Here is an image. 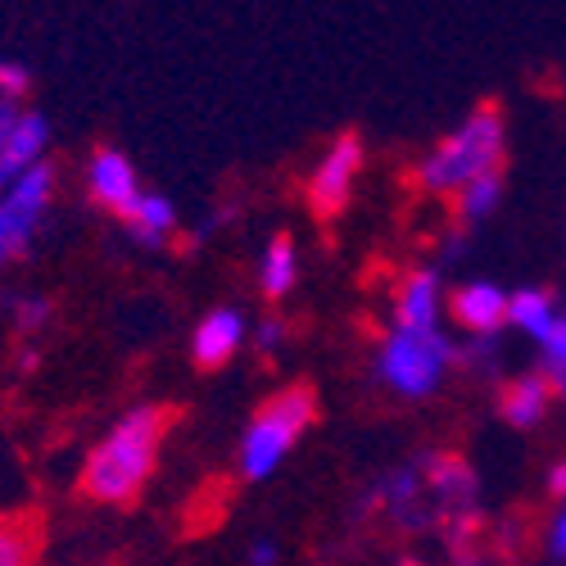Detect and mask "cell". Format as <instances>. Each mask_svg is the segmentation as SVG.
Here are the masks:
<instances>
[{
  "label": "cell",
  "instance_id": "1",
  "mask_svg": "<svg viewBox=\"0 0 566 566\" xmlns=\"http://www.w3.org/2000/svg\"><path fill=\"white\" fill-rule=\"evenodd\" d=\"M168 431H172V408H164V403L127 408L114 427L91 444V453L82 462V481H77L82 494L91 503H105V507L136 503L155 476Z\"/></svg>",
  "mask_w": 566,
  "mask_h": 566
},
{
  "label": "cell",
  "instance_id": "11",
  "mask_svg": "<svg viewBox=\"0 0 566 566\" xmlns=\"http://www.w3.org/2000/svg\"><path fill=\"white\" fill-rule=\"evenodd\" d=\"M444 281L440 268H412L399 291H395V322L390 326H408V332H436L444 317Z\"/></svg>",
  "mask_w": 566,
  "mask_h": 566
},
{
  "label": "cell",
  "instance_id": "22",
  "mask_svg": "<svg viewBox=\"0 0 566 566\" xmlns=\"http://www.w3.org/2000/svg\"><path fill=\"white\" fill-rule=\"evenodd\" d=\"M28 91H32V73H28V64L0 55V101H6V105H19Z\"/></svg>",
  "mask_w": 566,
  "mask_h": 566
},
{
  "label": "cell",
  "instance_id": "8",
  "mask_svg": "<svg viewBox=\"0 0 566 566\" xmlns=\"http://www.w3.org/2000/svg\"><path fill=\"white\" fill-rule=\"evenodd\" d=\"M140 191H146V186H140L132 159L118 146H101L96 155L86 159V200L96 205L101 213L123 218L140 200Z\"/></svg>",
  "mask_w": 566,
  "mask_h": 566
},
{
  "label": "cell",
  "instance_id": "6",
  "mask_svg": "<svg viewBox=\"0 0 566 566\" xmlns=\"http://www.w3.org/2000/svg\"><path fill=\"white\" fill-rule=\"evenodd\" d=\"M363 512L367 516H381V522L399 526V531H436V503H431V490H427V462L412 458V462H399L390 467L386 476H376L363 494Z\"/></svg>",
  "mask_w": 566,
  "mask_h": 566
},
{
  "label": "cell",
  "instance_id": "21",
  "mask_svg": "<svg viewBox=\"0 0 566 566\" xmlns=\"http://www.w3.org/2000/svg\"><path fill=\"white\" fill-rule=\"evenodd\" d=\"M458 367H467L471 376H494L503 371V354H499V340L494 336H467V345H458Z\"/></svg>",
  "mask_w": 566,
  "mask_h": 566
},
{
  "label": "cell",
  "instance_id": "17",
  "mask_svg": "<svg viewBox=\"0 0 566 566\" xmlns=\"http://www.w3.org/2000/svg\"><path fill=\"white\" fill-rule=\"evenodd\" d=\"M45 544V522L36 512H0V566H32Z\"/></svg>",
  "mask_w": 566,
  "mask_h": 566
},
{
  "label": "cell",
  "instance_id": "23",
  "mask_svg": "<svg viewBox=\"0 0 566 566\" xmlns=\"http://www.w3.org/2000/svg\"><path fill=\"white\" fill-rule=\"evenodd\" d=\"M544 548H548V562H553V566H566V499H562L557 512H553L548 535H544Z\"/></svg>",
  "mask_w": 566,
  "mask_h": 566
},
{
  "label": "cell",
  "instance_id": "7",
  "mask_svg": "<svg viewBox=\"0 0 566 566\" xmlns=\"http://www.w3.org/2000/svg\"><path fill=\"white\" fill-rule=\"evenodd\" d=\"M363 164H367V146L358 132H340L332 136V146H326L304 181V205L317 222H332L349 209L354 191H358V177H363Z\"/></svg>",
  "mask_w": 566,
  "mask_h": 566
},
{
  "label": "cell",
  "instance_id": "28",
  "mask_svg": "<svg viewBox=\"0 0 566 566\" xmlns=\"http://www.w3.org/2000/svg\"><path fill=\"white\" fill-rule=\"evenodd\" d=\"M449 566H490V562H485L476 548H462V553H453V557H449Z\"/></svg>",
  "mask_w": 566,
  "mask_h": 566
},
{
  "label": "cell",
  "instance_id": "13",
  "mask_svg": "<svg viewBox=\"0 0 566 566\" xmlns=\"http://www.w3.org/2000/svg\"><path fill=\"white\" fill-rule=\"evenodd\" d=\"M254 281H259V295L268 304L291 300V291L300 286V245H295L291 231H276L272 241L263 245L259 268H254Z\"/></svg>",
  "mask_w": 566,
  "mask_h": 566
},
{
  "label": "cell",
  "instance_id": "15",
  "mask_svg": "<svg viewBox=\"0 0 566 566\" xmlns=\"http://www.w3.org/2000/svg\"><path fill=\"white\" fill-rule=\"evenodd\" d=\"M45 155H51V123H45V114H36V109H19V118L10 127V140H6L10 177L45 164Z\"/></svg>",
  "mask_w": 566,
  "mask_h": 566
},
{
  "label": "cell",
  "instance_id": "9",
  "mask_svg": "<svg viewBox=\"0 0 566 566\" xmlns=\"http://www.w3.org/2000/svg\"><path fill=\"white\" fill-rule=\"evenodd\" d=\"M250 345V322L241 308H209L191 332V363L200 371H222Z\"/></svg>",
  "mask_w": 566,
  "mask_h": 566
},
{
  "label": "cell",
  "instance_id": "24",
  "mask_svg": "<svg viewBox=\"0 0 566 566\" xmlns=\"http://www.w3.org/2000/svg\"><path fill=\"white\" fill-rule=\"evenodd\" d=\"M286 336H291L286 322H281V317H263V322L254 326V349H259V354H276L281 345H286Z\"/></svg>",
  "mask_w": 566,
  "mask_h": 566
},
{
  "label": "cell",
  "instance_id": "19",
  "mask_svg": "<svg viewBox=\"0 0 566 566\" xmlns=\"http://www.w3.org/2000/svg\"><path fill=\"white\" fill-rule=\"evenodd\" d=\"M539 371H544V381H548L553 399L566 403V308L557 313L553 332L539 340Z\"/></svg>",
  "mask_w": 566,
  "mask_h": 566
},
{
  "label": "cell",
  "instance_id": "20",
  "mask_svg": "<svg viewBox=\"0 0 566 566\" xmlns=\"http://www.w3.org/2000/svg\"><path fill=\"white\" fill-rule=\"evenodd\" d=\"M6 317L14 326V336L36 340L45 332V322H51V300L45 295H10L6 300Z\"/></svg>",
  "mask_w": 566,
  "mask_h": 566
},
{
  "label": "cell",
  "instance_id": "2",
  "mask_svg": "<svg viewBox=\"0 0 566 566\" xmlns=\"http://www.w3.org/2000/svg\"><path fill=\"white\" fill-rule=\"evenodd\" d=\"M503 159H507V118L499 105H476L417 159V186L421 196L453 200L476 177L503 172Z\"/></svg>",
  "mask_w": 566,
  "mask_h": 566
},
{
  "label": "cell",
  "instance_id": "26",
  "mask_svg": "<svg viewBox=\"0 0 566 566\" xmlns=\"http://www.w3.org/2000/svg\"><path fill=\"white\" fill-rule=\"evenodd\" d=\"M14 118H19V105H6V101H0V186L10 181V168H6V140H10Z\"/></svg>",
  "mask_w": 566,
  "mask_h": 566
},
{
  "label": "cell",
  "instance_id": "16",
  "mask_svg": "<svg viewBox=\"0 0 566 566\" xmlns=\"http://www.w3.org/2000/svg\"><path fill=\"white\" fill-rule=\"evenodd\" d=\"M557 313H562V304H557V291H548V286H522L507 295V326H516V332L535 345L553 332Z\"/></svg>",
  "mask_w": 566,
  "mask_h": 566
},
{
  "label": "cell",
  "instance_id": "12",
  "mask_svg": "<svg viewBox=\"0 0 566 566\" xmlns=\"http://www.w3.org/2000/svg\"><path fill=\"white\" fill-rule=\"evenodd\" d=\"M494 408H499V417L507 421L512 431H535V427H544V417H548V408H553V390H548V381H544V371L535 367V371L512 376V381H499Z\"/></svg>",
  "mask_w": 566,
  "mask_h": 566
},
{
  "label": "cell",
  "instance_id": "10",
  "mask_svg": "<svg viewBox=\"0 0 566 566\" xmlns=\"http://www.w3.org/2000/svg\"><path fill=\"white\" fill-rule=\"evenodd\" d=\"M507 295L512 291L494 286V281H462L458 291H449L444 313L462 336H499L507 326Z\"/></svg>",
  "mask_w": 566,
  "mask_h": 566
},
{
  "label": "cell",
  "instance_id": "4",
  "mask_svg": "<svg viewBox=\"0 0 566 566\" xmlns=\"http://www.w3.org/2000/svg\"><path fill=\"white\" fill-rule=\"evenodd\" d=\"M313 421H317V395L308 386H286L272 399H263L241 436V476L250 485L276 476V467L300 449V440L313 431Z\"/></svg>",
  "mask_w": 566,
  "mask_h": 566
},
{
  "label": "cell",
  "instance_id": "27",
  "mask_svg": "<svg viewBox=\"0 0 566 566\" xmlns=\"http://www.w3.org/2000/svg\"><path fill=\"white\" fill-rule=\"evenodd\" d=\"M544 485H548V494H553V499H566V458L548 462V471H544Z\"/></svg>",
  "mask_w": 566,
  "mask_h": 566
},
{
  "label": "cell",
  "instance_id": "25",
  "mask_svg": "<svg viewBox=\"0 0 566 566\" xmlns=\"http://www.w3.org/2000/svg\"><path fill=\"white\" fill-rule=\"evenodd\" d=\"M281 562V544L272 535H259L250 548H245V566H276Z\"/></svg>",
  "mask_w": 566,
  "mask_h": 566
},
{
  "label": "cell",
  "instance_id": "14",
  "mask_svg": "<svg viewBox=\"0 0 566 566\" xmlns=\"http://www.w3.org/2000/svg\"><path fill=\"white\" fill-rule=\"evenodd\" d=\"M123 231L132 235L136 245H146V250H164L172 235H177V209L168 196L159 191H140V200L118 218Z\"/></svg>",
  "mask_w": 566,
  "mask_h": 566
},
{
  "label": "cell",
  "instance_id": "3",
  "mask_svg": "<svg viewBox=\"0 0 566 566\" xmlns=\"http://www.w3.org/2000/svg\"><path fill=\"white\" fill-rule=\"evenodd\" d=\"M453 371H458V340L444 336V326H436V332L390 326L371 354L376 386H386L395 399H408V403L440 395Z\"/></svg>",
  "mask_w": 566,
  "mask_h": 566
},
{
  "label": "cell",
  "instance_id": "5",
  "mask_svg": "<svg viewBox=\"0 0 566 566\" xmlns=\"http://www.w3.org/2000/svg\"><path fill=\"white\" fill-rule=\"evenodd\" d=\"M55 191H60V172L51 168V159L0 186V272L28 259L36 235L45 231V218L55 209Z\"/></svg>",
  "mask_w": 566,
  "mask_h": 566
},
{
  "label": "cell",
  "instance_id": "18",
  "mask_svg": "<svg viewBox=\"0 0 566 566\" xmlns=\"http://www.w3.org/2000/svg\"><path fill=\"white\" fill-rule=\"evenodd\" d=\"M499 205H503V172L476 177V181L462 186V191L453 196V222H458L462 231H471V227L490 222V218L499 213Z\"/></svg>",
  "mask_w": 566,
  "mask_h": 566
}]
</instances>
